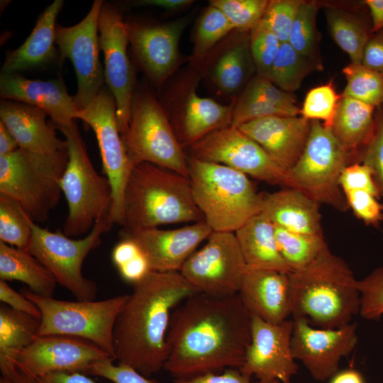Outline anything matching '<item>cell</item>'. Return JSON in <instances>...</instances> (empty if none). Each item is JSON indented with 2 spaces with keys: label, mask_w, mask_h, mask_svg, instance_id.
Returning <instances> with one entry per match:
<instances>
[{
  "label": "cell",
  "mask_w": 383,
  "mask_h": 383,
  "mask_svg": "<svg viewBox=\"0 0 383 383\" xmlns=\"http://www.w3.org/2000/svg\"><path fill=\"white\" fill-rule=\"evenodd\" d=\"M251 318L238 294L194 293L172 312L164 370L181 379L239 369L250 342Z\"/></svg>",
  "instance_id": "1"
},
{
  "label": "cell",
  "mask_w": 383,
  "mask_h": 383,
  "mask_svg": "<svg viewBox=\"0 0 383 383\" xmlns=\"http://www.w3.org/2000/svg\"><path fill=\"white\" fill-rule=\"evenodd\" d=\"M133 287L115 323L114 360L149 377L167 361L173 311L196 292L180 272L150 271Z\"/></svg>",
  "instance_id": "2"
},
{
  "label": "cell",
  "mask_w": 383,
  "mask_h": 383,
  "mask_svg": "<svg viewBox=\"0 0 383 383\" xmlns=\"http://www.w3.org/2000/svg\"><path fill=\"white\" fill-rule=\"evenodd\" d=\"M291 316L316 328H337L360 310L357 280L326 245L307 266L289 273Z\"/></svg>",
  "instance_id": "3"
},
{
  "label": "cell",
  "mask_w": 383,
  "mask_h": 383,
  "mask_svg": "<svg viewBox=\"0 0 383 383\" xmlns=\"http://www.w3.org/2000/svg\"><path fill=\"white\" fill-rule=\"evenodd\" d=\"M203 220L188 177L148 162L132 169L124 189L123 231Z\"/></svg>",
  "instance_id": "4"
},
{
  "label": "cell",
  "mask_w": 383,
  "mask_h": 383,
  "mask_svg": "<svg viewBox=\"0 0 383 383\" xmlns=\"http://www.w3.org/2000/svg\"><path fill=\"white\" fill-rule=\"evenodd\" d=\"M195 204L214 232L235 233L262 212L264 194L248 176L226 165L187 156Z\"/></svg>",
  "instance_id": "5"
},
{
  "label": "cell",
  "mask_w": 383,
  "mask_h": 383,
  "mask_svg": "<svg viewBox=\"0 0 383 383\" xmlns=\"http://www.w3.org/2000/svg\"><path fill=\"white\" fill-rule=\"evenodd\" d=\"M67 149L36 153L18 148L0 155V194L16 201L34 221L43 223L57 206Z\"/></svg>",
  "instance_id": "6"
},
{
  "label": "cell",
  "mask_w": 383,
  "mask_h": 383,
  "mask_svg": "<svg viewBox=\"0 0 383 383\" xmlns=\"http://www.w3.org/2000/svg\"><path fill=\"white\" fill-rule=\"evenodd\" d=\"M57 128L67 142L69 155L60 182L68 205L62 231L68 237H78L109 216L112 188L108 178L100 175L92 165L76 121Z\"/></svg>",
  "instance_id": "7"
},
{
  "label": "cell",
  "mask_w": 383,
  "mask_h": 383,
  "mask_svg": "<svg viewBox=\"0 0 383 383\" xmlns=\"http://www.w3.org/2000/svg\"><path fill=\"white\" fill-rule=\"evenodd\" d=\"M22 294L39 309L38 335H60L89 341L114 360L113 330L128 294L100 301H65L23 289Z\"/></svg>",
  "instance_id": "8"
},
{
  "label": "cell",
  "mask_w": 383,
  "mask_h": 383,
  "mask_svg": "<svg viewBox=\"0 0 383 383\" xmlns=\"http://www.w3.org/2000/svg\"><path fill=\"white\" fill-rule=\"evenodd\" d=\"M121 138L132 168L148 162L189 178L187 156L152 94L134 93L129 126Z\"/></svg>",
  "instance_id": "9"
},
{
  "label": "cell",
  "mask_w": 383,
  "mask_h": 383,
  "mask_svg": "<svg viewBox=\"0 0 383 383\" xmlns=\"http://www.w3.org/2000/svg\"><path fill=\"white\" fill-rule=\"evenodd\" d=\"M351 155L354 154L341 144L331 128L318 121H311L304 149L289 170L293 189L320 204L346 211L349 207L339 179L343 169L350 164Z\"/></svg>",
  "instance_id": "10"
},
{
  "label": "cell",
  "mask_w": 383,
  "mask_h": 383,
  "mask_svg": "<svg viewBox=\"0 0 383 383\" xmlns=\"http://www.w3.org/2000/svg\"><path fill=\"white\" fill-rule=\"evenodd\" d=\"M113 225L109 216L104 218L95 223L86 236L74 239L60 230L53 232L33 221L31 239L27 250L77 300H94L97 286L83 275L82 266L88 254L101 244L102 234L109 231Z\"/></svg>",
  "instance_id": "11"
},
{
  "label": "cell",
  "mask_w": 383,
  "mask_h": 383,
  "mask_svg": "<svg viewBox=\"0 0 383 383\" xmlns=\"http://www.w3.org/2000/svg\"><path fill=\"white\" fill-rule=\"evenodd\" d=\"M191 156L222 164L247 176L284 188H293L289 171L257 143L232 126L215 131L189 146Z\"/></svg>",
  "instance_id": "12"
},
{
  "label": "cell",
  "mask_w": 383,
  "mask_h": 383,
  "mask_svg": "<svg viewBox=\"0 0 383 383\" xmlns=\"http://www.w3.org/2000/svg\"><path fill=\"white\" fill-rule=\"evenodd\" d=\"M247 269L235 233L213 231L179 272L196 292L229 296L238 294Z\"/></svg>",
  "instance_id": "13"
},
{
  "label": "cell",
  "mask_w": 383,
  "mask_h": 383,
  "mask_svg": "<svg viewBox=\"0 0 383 383\" xmlns=\"http://www.w3.org/2000/svg\"><path fill=\"white\" fill-rule=\"evenodd\" d=\"M76 117L95 133L104 172L112 188L109 218L113 224L122 226L124 189L133 168L118 130L116 103L110 91L103 87L87 108L77 111Z\"/></svg>",
  "instance_id": "14"
},
{
  "label": "cell",
  "mask_w": 383,
  "mask_h": 383,
  "mask_svg": "<svg viewBox=\"0 0 383 383\" xmlns=\"http://www.w3.org/2000/svg\"><path fill=\"white\" fill-rule=\"evenodd\" d=\"M104 1L95 0L86 16L71 26H57L55 45L60 61L69 59L76 74L74 100L79 111L87 108L103 88L104 72L99 54V18Z\"/></svg>",
  "instance_id": "15"
},
{
  "label": "cell",
  "mask_w": 383,
  "mask_h": 383,
  "mask_svg": "<svg viewBox=\"0 0 383 383\" xmlns=\"http://www.w3.org/2000/svg\"><path fill=\"white\" fill-rule=\"evenodd\" d=\"M98 26L100 49L104 57V80L115 100L117 125L122 135L129 126L135 84L127 52L126 22L117 9L103 3Z\"/></svg>",
  "instance_id": "16"
},
{
  "label": "cell",
  "mask_w": 383,
  "mask_h": 383,
  "mask_svg": "<svg viewBox=\"0 0 383 383\" xmlns=\"http://www.w3.org/2000/svg\"><path fill=\"white\" fill-rule=\"evenodd\" d=\"M251 316L250 342L239 370L259 383H292L299 370L292 351L293 319L272 323Z\"/></svg>",
  "instance_id": "17"
},
{
  "label": "cell",
  "mask_w": 383,
  "mask_h": 383,
  "mask_svg": "<svg viewBox=\"0 0 383 383\" xmlns=\"http://www.w3.org/2000/svg\"><path fill=\"white\" fill-rule=\"evenodd\" d=\"M111 356L92 343L78 338L37 335L18 355L17 368L32 379L50 373H87L95 362Z\"/></svg>",
  "instance_id": "18"
},
{
  "label": "cell",
  "mask_w": 383,
  "mask_h": 383,
  "mask_svg": "<svg viewBox=\"0 0 383 383\" xmlns=\"http://www.w3.org/2000/svg\"><path fill=\"white\" fill-rule=\"evenodd\" d=\"M294 321L292 351L313 379H330L339 370L341 359L348 356L357 343V324L337 328H316L301 318Z\"/></svg>",
  "instance_id": "19"
},
{
  "label": "cell",
  "mask_w": 383,
  "mask_h": 383,
  "mask_svg": "<svg viewBox=\"0 0 383 383\" xmlns=\"http://www.w3.org/2000/svg\"><path fill=\"white\" fill-rule=\"evenodd\" d=\"M132 50L148 77L160 87L180 64L179 43L184 22L126 23Z\"/></svg>",
  "instance_id": "20"
},
{
  "label": "cell",
  "mask_w": 383,
  "mask_h": 383,
  "mask_svg": "<svg viewBox=\"0 0 383 383\" xmlns=\"http://www.w3.org/2000/svg\"><path fill=\"white\" fill-rule=\"evenodd\" d=\"M213 231L204 220L174 229L158 228L128 233L121 236L133 240L145 256L151 271L179 272L196 248Z\"/></svg>",
  "instance_id": "21"
},
{
  "label": "cell",
  "mask_w": 383,
  "mask_h": 383,
  "mask_svg": "<svg viewBox=\"0 0 383 383\" xmlns=\"http://www.w3.org/2000/svg\"><path fill=\"white\" fill-rule=\"evenodd\" d=\"M0 96L44 110L57 127L71 125L79 111L61 78L30 79L19 73H1Z\"/></svg>",
  "instance_id": "22"
},
{
  "label": "cell",
  "mask_w": 383,
  "mask_h": 383,
  "mask_svg": "<svg viewBox=\"0 0 383 383\" xmlns=\"http://www.w3.org/2000/svg\"><path fill=\"white\" fill-rule=\"evenodd\" d=\"M237 128L289 171L304 149L311 121L300 115L276 116L250 121Z\"/></svg>",
  "instance_id": "23"
},
{
  "label": "cell",
  "mask_w": 383,
  "mask_h": 383,
  "mask_svg": "<svg viewBox=\"0 0 383 383\" xmlns=\"http://www.w3.org/2000/svg\"><path fill=\"white\" fill-rule=\"evenodd\" d=\"M238 294L251 316L279 323L291 316L289 273L248 267Z\"/></svg>",
  "instance_id": "24"
},
{
  "label": "cell",
  "mask_w": 383,
  "mask_h": 383,
  "mask_svg": "<svg viewBox=\"0 0 383 383\" xmlns=\"http://www.w3.org/2000/svg\"><path fill=\"white\" fill-rule=\"evenodd\" d=\"M48 113L38 107L11 100L0 101V119L15 138L18 147L36 153L67 149L55 127L46 121Z\"/></svg>",
  "instance_id": "25"
},
{
  "label": "cell",
  "mask_w": 383,
  "mask_h": 383,
  "mask_svg": "<svg viewBox=\"0 0 383 383\" xmlns=\"http://www.w3.org/2000/svg\"><path fill=\"white\" fill-rule=\"evenodd\" d=\"M320 203L293 188L264 194L262 212L277 227L304 235L323 236Z\"/></svg>",
  "instance_id": "26"
},
{
  "label": "cell",
  "mask_w": 383,
  "mask_h": 383,
  "mask_svg": "<svg viewBox=\"0 0 383 383\" xmlns=\"http://www.w3.org/2000/svg\"><path fill=\"white\" fill-rule=\"evenodd\" d=\"M62 6L63 1L55 0L45 9L24 43L6 54L1 73H18L43 66L55 58V23Z\"/></svg>",
  "instance_id": "27"
},
{
  "label": "cell",
  "mask_w": 383,
  "mask_h": 383,
  "mask_svg": "<svg viewBox=\"0 0 383 383\" xmlns=\"http://www.w3.org/2000/svg\"><path fill=\"white\" fill-rule=\"evenodd\" d=\"M248 267L289 273L276 239L275 226L262 211L235 232Z\"/></svg>",
  "instance_id": "28"
},
{
  "label": "cell",
  "mask_w": 383,
  "mask_h": 383,
  "mask_svg": "<svg viewBox=\"0 0 383 383\" xmlns=\"http://www.w3.org/2000/svg\"><path fill=\"white\" fill-rule=\"evenodd\" d=\"M235 103L221 104L216 101L202 97L195 89L186 96L180 113L182 141L191 146L208 134L231 126Z\"/></svg>",
  "instance_id": "29"
},
{
  "label": "cell",
  "mask_w": 383,
  "mask_h": 383,
  "mask_svg": "<svg viewBox=\"0 0 383 383\" xmlns=\"http://www.w3.org/2000/svg\"><path fill=\"white\" fill-rule=\"evenodd\" d=\"M0 279L17 280L38 295L52 296L57 283L50 272L28 250L0 241Z\"/></svg>",
  "instance_id": "30"
},
{
  "label": "cell",
  "mask_w": 383,
  "mask_h": 383,
  "mask_svg": "<svg viewBox=\"0 0 383 383\" xmlns=\"http://www.w3.org/2000/svg\"><path fill=\"white\" fill-rule=\"evenodd\" d=\"M375 110L372 106L342 96L331 129L341 144L353 154L358 150L360 154L372 137Z\"/></svg>",
  "instance_id": "31"
},
{
  "label": "cell",
  "mask_w": 383,
  "mask_h": 383,
  "mask_svg": "<svg viewBox=\"0 0 383 383\" xmlns=\"http://www.w3.org/2000/svg\"><path fill=\"white\" fill-rule=\"evenodd\" d=\"M40 319L16 311L0 307V370L1 376L16 367L19 353L37 336Z\"/></svg>",
  "instance_id": "32"
},
{
  "label": "cell",
  "mask_w": 383,
  "mask_h": 383,
  "mask_svg": "<svg viewBox=\"0 0 383 383\" xmlns=\"http://www.w3.org/2000/svg\"><path fill=\"white\" fill-rule=\"evenodd\" d=\"M250 61L249 37L240 36L229 44L215 61L211 72L213 83L223 93L237 92L246 82Z\"/></svg>",
  "instance_id": "33"
},
{
  "label": "cell",
  "mask_w": 383,
  "mask_h": 383,
  "mask_svg": "<svg viewBox=\"0 0 383 383\" xmlns=\"http://www.w3.org/2000/svg\"><path fill=\"white\" fill-rule=\"evenodd\" d=\"M325 13L330 34L335 43L348 54L351 63L361 64L365 48L371 36L366 23L356 16L338 8L327 7Z\"/></svg>",
  "instance_id": "34"
},
{
  "label": "cell",
  "mask_w": 383,
  "mask_h": 383,
  "mask_svg": "<svg viewBox=\"0 0 383 383\" xmlns=\"http://www.w3.org/2000/svg\"><path fill=\"white\" fill-rule=\"evenodd\" d=\"M233 30L234 27L225 14L209 4L200 16L194 33L193 63L204 61L212 48Z\"/></svg>",
  "instance_id": "35"
},
{
  "label": "cell",
  "mask_w": 383,
  "mask_h": 383,
  "mask_svg": "<svg viewBox=\"0 0 383 383\" xmlns=\"http://www.w3.org/2000/svg\"><path fill=\"white\" fill-rule=\"evenodd\" d=\"M311 71L310 60L301 56L285 42L281 44L266 79L282 90L292 93L300 87Z\"/></svg>",
  "instance_id": "36"
},
{
  "label": "cell",
  "mask_w": 383,
  "mask_h": 383,
  "mask_svg": "<svg viewBox=\"0 0 383 383\" xmlns=\"http://www.w3.org/2000/svg\"><path fill=\"white\" fill-rule=\"evenodd\" d=\"M275 235L279 252L292 271L310 264L327 245L323 235L299 234L277 226Z\"/></svg>",
  "instance_id": "37"
},
{
  "label": "cell",
  "mask_w": 383,
  "mask_h": 383,
  "mask_svg": "<svg viewBox=\"0 0 383 383\" xmlns=\"http://www.w3.org/2000/svg\"><path fill=\"white\" fill-rule=\"evenodd\" d=\"M342 72L347 82L342 96L376 109L383 105V74L362 64L351 62Z\"/></svg>",
  "instance_id": "38"
},
{
  "label": "cell",
  "mask_w": 383,
  "mask_h": 383,
  "mask_svg": "<svg viewBox=\"0 0 383 383\" xmlns=\"http://www.w3.org/2000/svg\"><path fill=\"white\" fill-rule=\"evenodd\" d=\"M33 220L16 201L0 194V241L26 250L30 244Z\"/></svg>",
  "instance_id": "39"
},
{
  "label": "cell",
  "mask_w": 383,
  "mask_h": 383,
  "mask_svg": "<svg viewBox=\"0 0 383 383\" xmlns=\"http://www.w3.org/2000/svg\"><path fill=\"white\" fill-rule=\"evenodd\" d=\"M342 94H338L331 82L312 88L306 94L300 116L309 121H318L331 128Z\"/></svg>",
  "instance_id": "40"
},
{
  "label": "cell",
  "mask_w": 383,
  "mask_h": 383,
  "mask_svg": "<svg viewBox=\"0 0 383 383\" xmlns=\"http://www.w3.org/2000/svg\"><path fill=\"white\" fill-rule=\"evenodd\" d=\"M318 6L303 1L293 23L287 43L301 56L311 60L316 48V19Z\"/></svg>",
  "instance_id": "41"
},
{
  "label": "cell",
  "mask_w": 383,
  "mask_h": 383,
  "mask_svg": "<svg viewBox=\"0 0 383 383\" xmlns=\"http://www.w3.org/2000/svg\"><path fill=\"white\" fill-rule=\"evenodd\" d=\"M267 0H211L209 4L220 9L235 30L250 31L262 18Z\"/></svg>",
  "instance_id": "42"
},
{
  "label": "cell",
  "mask_w": 383,
  "mask_h": 383,
  "mask_svg": "<svg viewBox=\"0 0 383 383\" xmlns=\"http://www.w3.org/2000/svg\"><path fill=\"white\" fill-rule=\"evenodd\" d=\"M282 43L260 22L250 31V51L258 76L267 78Z\"/></svg>",
  "instance_id": "43"
},
{
  "label": "cell",
  "mask_w": 383,
  "mask_h": 383,
  "mask_svg": "<svg viewBox=\"0 0 383 383\" xmlns=\"http://www.w3.org/2000/svg\"><path fill=\"white\" fill-rule=\"evenodd\" d=\"M301 0L269 1L265 12L260 21L265 28L282 42L288 41Z\"/></svg>",
  "instance_id": "44"
},
{
  "label": "cell",
  "mask_w": 383,
  "mask_h": 383,
  "mask_svg": "<svg viewBox=\"0 0 383 383\" xmlns=\"http://www.w3.org/2000/svg\"><path fill=\"white\" fill-rule=\"evenodd\" d=\"M361 316L377 320L383 314V267H379L362 280H357Z\"/></svg>",
  "instance_id": "45"
},
{
  "label": "cell",
  "mask_w": 383,
  "mask_h": 383,
  "mask_svg": "<svg viewBox=\"0 0 383 383\" xmlns=\"http://www.w3.org/2000/svg\"><path fill=\"white\" fill-rule=\"evenodd\" d=\"M299 115V111L264 100L240 96L235 103L231 126L238 127L245 122L270 116Z\"/></svg>",
  "instance_id": "46"
},
{
  "label": "cell",
  "mask_w": 383,
  "mask_h": 383,
  "mask_svg": "<svg viewBox=\"0 0 383 383\" xmlns=\"http://www.w3.org/2000/svg\"><path fill=\"white\" fill-rule=\"evenodd\" d=\"M377 109L373 134L361 151L359 162L370 167L383 196V105Z\"/></svg>",
  "instance_id": "47"
},
{
  "label": "cell",
  "mask_w": 383,
  "mask_h": 383,
  "mask_svg": "<svg viewBox=\"0 0 383 383\" xmlns=\"http://www.w3.org/2000/svg\"><path fill=\"white\" fill-rule=\"evenodd\" d=\"M240 96L259 99L300 112L292 93L282 90L267 79L258 75L248 83Z\"/></svg>",
  "instance_id": "48"
},
{
  "label": "cell",
  "mask_w": 383,
  "mask_h": 383,
  "mask_svg": "<svg viewBox=\"0 0 383 383\" xmlns=\"http://www.w3.org/2000/svg\"><path fill=\"white\" fill-rule=\"evenodd\" d=\"M339 184L343 194L352 191H365L378 199L382 196L372 171L362 162H355L348 165L340 174Z\"/></svg>",
  "instance_id": "49"
},
{
  "label": "cell",
  "mask_w": 383,
  "mask_h": 383,
  "mask_svg": "<svg viewBox=\"0 0 383 383\" xmlns=\"http://www.w3.org/2000/svg\"><path fill=\"white\" fill-rule=\"evenodd\" d=\"M348 207L367 226H379L383 221V204L372 194L352 191L344 194Z\"/></svg>",
  "instance_id": "50"
},
{
  "label": "cell",
  "mask_w": 383,
  "mask_h": 383,
  "mask_svg": "<svg viewBox=\"0 0 383 383\" xmlns=\"http://www.w3.org/2000/svg\"><path fill=\"white\" fill-rule=\"evenodd\" d=\"M112 358L94 362L87 373L103 377L112 383H155L135 370L122 364L114 365Z\"/></svg>",
  "instance_id": "51"
},
{
  "label": "cell",
  "mask_w": 383,
  "mask_h": 383,
  "mask_svg": "<svg viewBox=\"0 0 383 383\" xmlns=\"http://www.w3.org/2000/svg\"><path fill=\"white\" fill-rule=\"evenodd\" d=\"M0 299L10 308L40 319L38 306L23 294L14 290L6 281L0 279Z\"/></svg>",
  "instance_id": "52"
},
{
  "label": "cell",
  "mask_w": 383,
  "mask_h": 383,
  "mask_svg": "<svg viewBox=\"0 0 383 383\" xmlns=\"http://www.w3.org/2000/svg\"><path fill=\"white\" fill-rule=\"evenodd\" d=\"M174 383H259L238 368H229L222 372L208 373L189 378L174 379Z\"/></svg>",
  "instance_id": "53"
},
{
  "label": "cell",
  "mask_w": 383,
  "mask_h": 383,
  "mask_svg": "<svg viewBox=\"0 0 383 383\" xmlns=\"http://www.w3.org/2000/svg\"><path fill=\"white\" fill-rule=\"evenodd\" d=\"M361 64L383 74V29L370 37Z\"/></svg>",
  "instance_id": "54"
},
{
  "label": "cell",
  "mask_w": 383,
  "mask_h": 383,
  "mask_svg": "<svg viewBox=\"0 0 383 383\" xmlns=\"http://www.w3.org/2000/svg\"><path fill=\"white\" fill-rule=\"evenodd\" d=\"M117 270L123 280L133 284L141 280L151 271L143 252Z\"/></svg>",
  "instance_id": "55"
},
{
  "label": "cell",
  "mask_w": 383,
  "mask_h": 383,
  "mask_svg": "<svg viewBox=\"0 0 383 383\" xmlns=\"http://www.w3.org/2000/svg\"><path fill=\"white\" fill-rule=\"evenodd\" d=\"M141 252V250L133 240L122 237L111 252V260L118 269Z\"/></svg>",
  "instance_id": "56"
},
{
  "label": "cell",
  "mask_w": 383,
  "mask_h": 383,
  "mask_svg": "<svg viewBox=\"0 0 383 383\" xmlns=\"http://www.w3.org/2000/svg\"><path fill=\"white\" fill-rule=\"evenodd\" d=\"M33 381V383H96L84 373L67 372L50 373Z\"/></svg>",
  "instance_id": "57"
},
{
  "label": "cell",
  "mask_w": 383,
  "mask_h": 383,
  "mask_svg": "<svg viewBox=\"0 0 383 383\" xmlns=\"http://www.w3.org/2000/svg\"><path fill=\"white\" fill-rule=\"evenodd\" d=\"M363 4L369 9L372 18V33L383 29V0H366Z\"/></svg>",
  "instance_id": "58"
},
{
  "label": "cell",
  "mask_w": 383,
  "mask_h": 383,
  "mask_svg": "<svg viewBox=\"0 0 383 383\" xmlns=\"http://www.w3.org/2000/svg\"><path fill=\"white\" fill-rule=\"evenodd\" d=\"M18 148V143L13 135L0 121V155L9 154Z\"/></svg>",
  "instance_id": "59"
},
{
  "label": "cell",
  "mask_w": 383,
  "mask_h": 383,
  "mask_svg": "<svg viewBox=\"0 0 383 383\" xmlns=\"http://www.w3.org/2000/svg\"><path fill=\"white\" fill-rule=\"evenodd\" d=\"M329 383H365L362 374L357 370L349 368L338 371L331 379Z\"/></svg>",
  "instance_id": "60"
},
{
  "label": "cell",
  "mask_w": 383,
  "mask_h": 383,
  "mask_svg": "<svg viewBox=\"0 0 383 383\" xmlns=\"http://www.w3.org/2000/svg\"><path fill=\"white\" fill-rule=\"evenodd\" d=\"M193 2L191 0H143L138 1V4L143 6H152L174 11L187 7Z\"/></svg>",
  "instance_id": "61"
},
{
  "label": "cell",
  "mask_w": 383,
  "mask_h": 383,
  "mask_svg": "<svg viewBox=\"0 0 383 383\" xmlns=\"http://www.w3.org/2000/svg\"><path fill=\"white\" fill-rule=\"evenodd\" d=\"M0 383H33V381L16 366L6 376L1 377Z\"/></svg>",
  "instance_id": "62"
},
{
  "label": "cell",
  "mask_w": 383,
  "mask_h": 383,
  "mask_svg": "<svg viewBox=\"0 0 383 383\" xmlns=\"http://www.w3.org/2000/svg\"><path fill=\"white\" fill-rule=\"evenodd\" d=\"M275 383H280V382L277 381V382H276Z\"/></svg>",
  "instance_id": "63"
}]
</instances>
